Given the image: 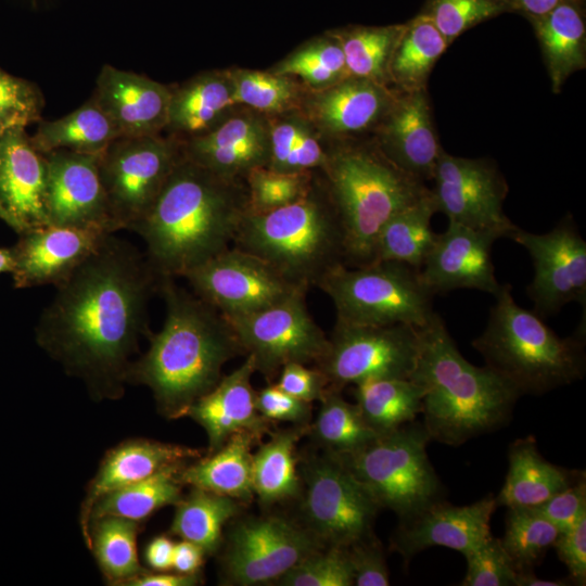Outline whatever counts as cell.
<instances>
[{"instance_id":"6125c7cd","label":"cell","mask_w":586,"mask_h":586,"mask_svg":"<svg viewBox=\"0 0 586 586\" xmlns=\"http://www.w3.org/2000/svg\"><path fill=\"white\" fill-rule=\"evenodd\" d=\"M511 12H520L528 17L539 16L558 4L560 0H502Z\"/></svg>"},{"instance_id":"be15d7a7","label":"cell","mask_w":586,"mask_h":586,"mask_svg":"<svg viewBox=\"0 0 586 586\" xmlns=\"http://www.w3.org/2000/svg\"><path fill=\"white\" fill-rule=\"evenodd\" d=\"M572 584L568 579H545L537 577L532 571L517 572L514 586H566Z\"/></svg>"},{"instance_id":"e0dca14e","label":"cell","mask_w":586,"mask_h":586,"mask_svg":"<svg viewBox=\"0 0 586 586\" xmlns=\"http://www.w3.org/2000/svg\"><path fill=\"white\" fill-rule=\"evenodd\" d=\"M431 189L437 212L449 221L506 237L515 225L504 212L508 184L495 162L467 158L443 151Z\"/></svg>"},{"instance_id":"ba28073f","label":"cell","mask_w":586,"mask_h":586,"mask_svg":"<svg viewBox=\"0 0 586 586\" xmlns=\"http://www.w3.org/2000/svg\"><path fill=\"white\" fill-rule=\"evenodd\" d=\"M317 286L331 298L336 321L348 324L422 328L435 315L434 295L422 283L419 270L398 262L377 260L359 267L341 264Z\"/></svg>"},{"instance_id":"d6986e66","label":"cell","mask_w":586,"mask_h":586,"mask_svg":"<svg viewBox=\"0 0 586 586\" xmlns=\"http://www.w3.org/2000/svg\"><path fill=\"white\" fill-rule=\"evenodd\" d=\"M110 234L100 229L58 225L23 231L11 247L14 286L60 285Z\"/></svg>"},{"instance_id":"816d5d0a","label":"cell","mask_w":586,"mask_h":586,"mask_svg":"<svg viewBox=\"0 0 586 586\" xmlns=\"http://www.w3.org/2000/svg\"><path fill=\"white\" fill-rule=\"evenodd\" d=\"M356 586H387L390 572L382 545L374 535L346 547Z\"/></svg>"},{"instance_id":"681fc988","label":"cell","mask_w":586,"mask_h":586,"mask_svg":"<svg viewBox=\"0 0 586 586\" xmlns=\"http://www.w3.org/2000/svg\"><path fill=\"white\" fill-rule=\"evenodd\" d=\"M43 107L44 97L35 82L0 67V136L40 122Z\"/></svg>"},{"instance_id":"e575fe53","label":"cell","mask_w":586,"mask_h":586,"mask_svg":"<svg viewBox=\"0 0 586 586\" xmlns=\"http://www.w3.org/2000/svg\"><path fill=\"white\" fill-rule=\"evenodd\" d=\"M435 213L437 208L430 189L384 225L377 240L373 262L393 260L420 270L437 237L431 228Z\"/></svg>"},{"instance_id":"7dc6e473","label":"cell","mask_w":586,"mask_h":586,"mask_svg":"<svg viewBox=\"0 0 586 586\" xmlns=\"http://www.w3.org/2000/svg\"><path fill=\"white\" fill-rule=\"evenodd\" d=\"M276 584L282 586L354 585L347 548H320L290 569Z\"/></svg>"},{"instance_id":"4fadbf2b","label":"cell","mask_w":586,"mask_h":586,"mask_svg":"<svg viewBox=\"0 0 586 586\" xmlns=\"http://www.w3.org/2000/svg\"><path fill=\"white\" fill-rule=\"evenodd\" d=\"M308 290L300 288L267 308L226 318L256 372L269 381L288 364H315L328 348L329 337L308 310Z\"/></svg>"},{"instance_id":"5b68a950","label":"cell","mask_w":586,"mask_h":586,"mask_svg":"<svg viewBox=\"0 0 586 586\" xmlns=\"http://www.w3.org/2000/svg\"><path fill=\"white\" fill-rule=\"evenodd\" d=\"M321 169L342 224L345 265L349 267L371 264L384 225L430 191L425 182L392 163L374 142L341 144L327 153Z\"/></svg>"},{"instance_id":"9c48e42d","label":"cell","mask_w":586,"mask_h":586,"mask_svg":"<svg viewBox=\"0 0 586 586\" xmlns=\"http://www.w3.org/2000/svg\"><path fill=\"white\" fill-rule=\"evenodd\" d=\"M430 441L423 424L413 421L379 435L353 454L336 457L381 509L394 511L404 521L444 499L443 486L426 453Z\"/></svg>"},{"instance_id":"b9f144b4","label":"cell","mask_w":586,"mask_h":586,"mask_svg":"<svg viewBox=\"0 0 586 586\" xmlns=\"http://www.w3.org/2000/svg\"><path fill=\"white\" fill-rule=\"evenodd\" d=\"M139 522L105 515L91 520L89 547L99 566L111 582L124 585L146 571L140 565L136 539Z\"/></svg>"},{"instance_id":"5bb4252c","label":"cell","mask_w":586,"mask_h":586,"mask_svg":"<svg viewBox=\"0 0 586 586\" xmlns=\"http://www.w3.org/2000/svg\"><path fill=\"white\" fill-rule=\"evenodd\" d=\"M323 548L301 524L284 515L249 517L229 530L221 566L228 584L277 582L308 555Z\"/></svg>"},{"instance_id":"9f6ffc18","label":"cell","mask_w":586,"mask_h":586,"mask_svg":"<svg viewBox=\"0 0 586 586\" xmlns=\"http://www.w3.org/2000/svg\"><path fill=\"white\" fill-rule=\"evenodd\" d=\"M569 571L572 584H586V517L572 528L560 532L552 546Z\"/></svg>"},{"instance_id":"83f0119b","label":"cell","mask_w":586,"mask_h":586,"mask_svg":"<svg viewBox=\"0 0 586 586\" xmlns=\"http://www.w3.org/2000/svg\"><path fill=\"white\" fill-rule=\"evenodd\" d=\"M201 455L200 449L144 438L127 441L110 450L90 482L82 501L80 524L87 545L90 512L98 499L166 467L182 464L189 459L200 458Z\"/></svg>"},{"instance_id":"60d3db41","label":"cell","mask_w":586,"mask_h":586,"mask_svg":"<svg viewBox=\"0 0 586 586\" xmlns=\"http://www.w3.org/2000/svg\"><path fill=\"white\" fill-rule=\"evenodd\" d=\"M320 409L308 434L334 456L353 454L379 435L366 423L356 404L348 403L336 391L328 387L319 400Z\"/></svg>"},{"instance_id":"484cf974","label":"cell","mask_w":586,"mask_h":586,"mask_svg":"<svg viewBox=\"0 0 586 586\" xmlns=\"http://www.w3.org/2000/svg\"><path fill=\"white\" fill-rule=\"evenodd\" d=\"M256 372L254 359L246 355L241 366L227 375L187 411L206 432L208 453L220 448L231 436L251 432L263 436L272 422L259 415L255 405L256 391L252 377Z\"/></svg>"},{"instance_id":"11a10c76","label":"cell","mask_w":586,"mask_h":586,"mask_svg":"<svg viewBox=\"0 0 586 586\" xmlns=\"http://www.w3.org/2000/svg\"><path fill=\"white\" fill-rule=\"evenodd\" d=\"M276 384L285 393L308 403L320 400L329 387L326 375L319 369L300 362L285 365Z\"/></svg>"},{"instance_id":"2e32d148","label":"cell","mask_w":586,"mask_h":586,"mask_svg":"<svg viewBox=\"0 0 586 586\" xmlns=\"http://www.w3.org/2000/svg\"><path fill=\"white\" fill-rule=\"evenodd\" d=\"M183 278L193 294L226 318L256 313L306 288L289 281L259 257L234 246L193 268Z\"/></svg>"},{"instance_id":"f546056e","label":"cell","mask_w":586,"mask_h":586,"mask_svg":"<svg viewBox=\"0 0 586 586\" xmlns=\"http://www.w3.org/2000/svg\"><path fill=\"white\" fill-rule=\"evenodd\" d=\"M508 460L506 481L496 497L497 506L507 508H536L585 473L546 460L533 436L511 443Z\"/></svg>"},{"instance_id":"f1b7e54d","label":"cell","mask_w":586,"mask_h":586,"mask_svg":"<svg viewBox=\"0 0 586 586\" xmlns=\"http://www.w3.org/2000/svg\"><path fill=\"white\" fill-rule=\"evenodd\" d=\"M235 105L229 71L199 74L171 89L165 130L180 140L204 135L227 119Z\"/></svg>"},{"instance_id":"f907efd6","label":"cell","mask_w":586,"mask_h":586,"mask_svg":"<svg viewBox=\"0 0 586 586\" xmlns=\"http://www.w3.org/2000/svg\"><path fill=\"white\" fill-rule=\"evenodd\" d=\"M467 572L461 586H514V570L500 538L492 535L464 556Z\"/></svg>"},{"instance_id":"ab89813d","label":"cell","mask_w":586,"mask_h":586,"mask_svg":"<svg viewBox=\"0 0 586 586\" xmlns=\"http://www.w3.org/2000/svg\"><path fill=\"white\" fill-rule=\"evenodd\" d=\"M403 30L404 24L353 26L332 35L340 42L349 76L391 87L390 63Z\"/></svg>"},{"instance_id":"680465c9","label":"cell","mask_w":586,"mask_h":586,"mask_svg":"<svg viewBox=\"0 0 586 586\" xmlns=\"http://www.w3.org/2000/svg\"><path fill=\"white\" fill-rule=\"evenodd\" d=\"M204 556L205 552L201 547L182 539L174 546L173 568L181 574H198Z\"/></svg>"},{"instance_id":"c3c4849f","label":"cell","mask_w":586,"mask_h":586,"mask_svg":"<svg viewBox=\"0 0 586 586\" xmlns=\"http://www.w3.org/2000/svg\"><path fill=\"white\" fill-rule=\"evenodd\" d=\"M511 12L502 0H429L422 11L449 44L473 26Z\"/></svg>"},{"instance_id":"d6a6232c","label":"cell","mask_w":586,"mask_h":586,"mask_svg":"<svg viewBox=\"0 0 586 586\" xmlns=\"http://www.w3.org/2000/svg\"><path fill=\"white\" fill-rule=\"evenodd\" d=\"M308 431L309 424L276 431L253 454L252 485L263 505L300 497L302 481L295 451L298 441Z\"/></svg>"},{"instance_id":"52a82bcc","label":"cell","mask_w":586,"mask_h":586,"mask_svg":"<svg viewBox=\"0 0 586 586\" xmlns=\"http://www.w3.org/2000/svg\"><path fill=\"white\" fill-rule=\"evenodd\" d=\"M308 289L345 264L342 224L326 184L301 200L260 214L245 212L232 245Z\"/></svg>"},{"instance_id":"44dd1931","label":"cell","mask_w":586,"mask_h":586,"mask_svg":"<svg viewBox=\"0 0 586 586\" xmlns=\"http://www.w3.org/2000/svg\"><path fill=\"white\" fill-rule=\"evenodd\" d=\"M499 238L492 231L449 221L419 270L422 283L433 295L474 289L495 296L501 283L495 276L492 247Z\"/></svg>"},{"instance_id":"d590c367","label":"cell","mask_w":586,"mask_h":586,"mask_svg":"<svg viewBox=\"0 0 586 586\" xmlns=\"http://www.w3.org/2000/svg\"><path fill=\"white\" fill-rule=\"evenodd\" d=\"M449 46L422 12L405 23L390 63V86L403 92L425 89L432 69Z\"/></svg>"},{"instance_id":"94428289","label":"cell","mask_w":586,"mask_h":586,"mask_svg":"<svg viewBox=\"0 0 586 586\" xmlns=\"http://www.w3.org/2000/svg\"><path fill=\"white\" fill-rule=\"evenodd\" d=\"M175 544L166 536L154 537L145 549L146 563L156 571H167L173 568Z\"/></svg>"},{"instance_id":"3957f363","label":"cell","mask_w":586,"mask_h":586,"mask_svg":"<svg viewBox=\"0 0 586 586\" xmlns=\"http://www.w3.org/2000/svg\"><path fill=\"white\" fill-rule=\"evenodd\" d=\"M246 212V191L184 156L146 214L131 229L160 278H183L232 245Z\"/></svg>"},{"instance_id":"91938a15","label":"cell","mask_w":586,"mask_h":586,"mask_svg":"<svg viewBox=\"0 0 586 586\" xmlns=\"http://www.w3.org/2000/svg\"><path fill=\"white\" fill-rule=\"evenodd\" d=\"M198 574L181 573H160L150 574L148 572L127 582L125 585L131 586H193L199 584Z\"/></svg>"},{"instance_id":"836d02e7","label":"cell","mask_w":586,"mask_h":586,"mask_svg":"<svg viewBox=\"0 0 586 586\" xmlns=\"http://www.w3.org/2000/svg\"><path fill=\"white\" fill-rule=\"evenodd\" d=\"M37 124L30 141L41 154L56 150L101 154L119 138L112 120L92 95L67 115L54 120L41 119Z\"/></svg>"},{"instance_id":"ac0fdd59","label":"cell","mask_w":586,"mask_h":586,"mask_svg":"<svg viewBox=\"0 0 586 586\" xmlns=\"http://www.w3.org/2000/svg\"><path fill=\"white\" fill-rule=\"evenodd\" d=\"M43 155L49 225L115 233L99 169L100 154L56 150Z\"/></svg>"},{"instance_id":"4dcf8cb0","label":"cell","mask_w":586,"mask_h":586,"mask_svg":"<svg viewBox=\"0 0 586 586\" xmlns=\"http://www.w3.org/2000/svg\"><path fill=\"white\" fill-rule=\"evenodd\" d=\"M558 93L568 78L586 66V25L583 0H560L547 13L528 17Z\"/></svg>"},{"instance_id":"74e56055","label":"cell","mask_w":586,"mask_h":586,"mask_svg":"<svg viewBox=\"0 0 586 586\" xmlns=\"http://www.w3.org/2000/svg\"><path fill=\"white\" fill-rule=\"evenodd\" d=\"M181 469L182 464L169 466L105 494L93 505L89 524L91 520L105 515L140 522L165 506L176 505L182 497Z\"/></svg>"},{"instance_id":"30bf717a","label":"cell","mask_w":586,"mask_h":586,"mask_svg":"<svg viewBox=\"0 0 586 586\" xmlns=\"http://www.w3.org/2000/svg\"><path fill=\"white\" fill-rule=\"evenodd\" d=\"M302 525L322 547H348L373 533L381 509L336 456H309L298 469Z\"/></svg>"},{"instance_id":"cb8c5ba5","label":"cell","mask_w":586,"mask_h":586,"mask_svg":"<svg viewBox=\"0 0 586 586\" xmlns=\"http://www.w3.org/2000/svg\"><path fill=\"white\" fill-rule=\"evenodd\" d=\"M186 158L230 180L267 166L270 127L254 113L230 115L211 131L181 140Z\"/></svg>"},{"instance_id":"277c9868","label":"cell","mask_w":586,"mask_h":586,"mask_svg":"<svg viewBox=\"0 0 586 586\" xmlns=\"http://www.w3.org/2000/svg\"><path fill=\"white\" fill-rule=\"evenodd\" d=\"M419 331L420 353L409 379L424 388L422 424L431 441L458 446L505 425L519 392L486 365L469 362L438 314Z\"/></svg>"},{"instance_id":"f35d334b","label":"cell","mask_w":586,"mask_h":586,"mask_svg":"<svg viewBox=\"0 0 586 586\" xmlns=\"http://www.w3.org/2000/svg\"><path fill=\"white\" fill-rule=\"evenodd\" d=\"M241 502L228 496L194 488L176 504L170 532L213 555L221 543L225 524L239 515Z\"/></svg>"},{"instance_id":"8fae6325","label":"cell","mask_w":586,"mask_h":586,"mask_svg":"<svg viewBox=\"0 0 586 586\" xmlns=\"http://www.w3.org/2000/svg\"><path fill=\"white\" fill-rule=\"evenodd\" d=\"M183 157L174 136L119 137L99 156V169L116 230H131L146 214Z\"/></svg>"},{"instance_id":"03108f58","label":"cell","mask_w":586,"mask_h":586,"mask_svg":"<svg viewBox=\"0 0 586 586\" xmlns=\"http://www.w3.org/2000/svg\"><path fill=\"white\" fill-rule=\"evenodd\" d=\"M0 219L3 220L7 225H9L12 228V220L1 205H0Z\"/></svg>"},{"instance_id":"8992f818","label":"cell","mask_w":586,"mask_h":586,"mask_svg":"<svg viewBox=\"0 0 586 586\" xmlns=\"http://www.w3.org/2000/svg\"><path fill=\"white\" fill-rule=\"evenodd\" d=\"M495 298L484 331L472 342L487 367L521 396L542 395L583 379L585 327L559 336L534 310L515 303L509 283L501 284Z\"/></svg>"},{"instance_id":"9a60e30c","label":"cell","mask_w":586,"mask_h":586,"mask_svg":"<svg viewBox=\"0 0 586 586\" xmlns=\"http://www.w3.org/2000/svg\"><path fill=\"white\" fill-rule=\"evenodd\" d=\"M508 238L528 253L534 278L526 288L534 311L542 318L556 315L576 302L586 309V241L568 214L548 232L533 233L515 226Z\"/></svg>"},{"instance_id":"7402d4cb","label":"cell","mask_w":586,"mask_h":586,"mask_svg":"<svg viewBox=\"0 0 586 586\" xmlns=\"http://www.w3.org/2000/svg\"><path fill=\"white\" fill-rule=\"evenodd\" d=\"M373 132V142L392 163L423 182L433 179L444 149L434 124L428 88L398 91Z\"/></svg>"},{"instance_id":"db71d44e","label":"cell","mask_w":586,"mask_h":586,"mask_svg":"<svg viewBox=\"0 0 586 586\" xmlns=\"http://www.w3.org/2000/svg\"><path fill=\"white\" fill-rule=\"evenodd\" d=\"M535 509L560 532L572 528L582 518L586 517L585 473Z\"/></svg>"},{"instance_id":"d4e9b609","label":"cell","mask_w":586,"mask_h":586,"mask_svg":"<svg viewBox=\"0 0 586 586\" xmlns=\"http://www.w3.org/2000/svg\"><path fill=\"white\" fill-rule=\"evenodd\" d=\"M47 163L25 128L0 136V205L18 234L49 225L46 209Z\"/></svg>"},{"instance_id":"8d00e7d4","label":"cell","mask_w":586,"mask_h":586,"mask_svg":"<svg viewBox=\"0 0 586 586\" xmlns=\"http://www.w3.org/2000/svg\"><path fill=\"white\" fill-rule=\"evenodd\" d=\"M424 388L411 379H370L355 385L356 405L378 434L411 423L422 412Z\"/></svg>"},{"instance_id":"7a4b0ae2","label":"cell","mask_w":586,"mask_h":586,"mask_svg":"<svg viewBox=\"0 0 586 586\" xmlns=\"http://www.w3.org/2000/svg\"><path fill=\"white\" fill-rule=\"evenodd\" d=\"M157 293L165 302L164 324L149 333V348L131 361L126 382L146 385L160 412L175 419L186 417L219 382L224 366L245 353L226 317L174 278H160Z\"/></svg>"},{"instance_id":"ee69618b","label":"cell","mask_w":586,"mask_h":586,"mask_svg":"<svg viewBox=\"0 0 586 586\" xmlns=\"http://www.w3.org/2000/svg\"><path fill=\"white\" fill-rule=\"evenodd\" d=\"M270 72L301 78L316 90L326 89L349 77L342 48L332 34L296 49Z\"/></svg>"},{"instance_id":"ffe728a7","label":"cell","mask_w":586,"mask_h":586,"mask_svg":"<svg viewBox=\"0 0 586 586\" xmlns=\"http://www.w3.org/2000/svg\"><path fill=\"white\" fill-rule=\"evenodd\" d=\"M497 507L492 494L467 506L438 500L416 515L399 521L391 549L406 563L430 547H447L467 556L489 536V521Z\"/></svg>"},{"instance_id":"4316f807","label":"cell","mask_w":586,"mask_h":586,"mask_svg":"<svg viewBox=\"0 0 586 586\" xmlns=\"http://www.w3.org/2000/svg\"><path fill=\"white\" fill-rule=\"evenodd\" d=\"M397 93L388 86L349 76L317 90L305 106L310 120L322 131L346 140L357 133L374 131Z\"/></svg>"},{"instance_id":"6da1fadb","label":"cell","mask_w":586,"mask_h":586,"mask_svg":"<svg viewBox=\"0 0 586 586\" xmlns=\"http://www.w3.org/2000/svg\"><path fill=\"white\" fill-rule=\"evenodd\" d=\"M160 277L144 253L107 235L60 285L36 328L38 344L98 397H118L149 329Z\"/></svg>"},{"instance_id":"603a6c76","label":"cell","mask_w":586,"mask_h":586,"mask_svg":"<svg viewBox=\"0 0 586 586\" xmlns=\"http://www.w3.org/2000/svg\"><path fill=\"white\" fill-rule=\"evenodd\" d=\"M92 97L119 137L161 135L167 125L171 88L144 75L102 66Z\"/></svg>"},{"instance_id":"bcb514c9","label":"cell","mask_w":586,"mask_h":586,"mask_svg":"<svg viewBox=\"0 0 586 586\" xmlns=\"http://www.w3.org/2000/svg\"><path fill=\"white\" fill-rule=\"evenodd\" d=\"M246 212L267 213L306 196L313 189L311 171L284 173L266 166L256 167L245 176Z\"/></svg>"},{"instance_id":"7c38bea8","label":"cell","mask_w":586,"mask_h":586,"mask_svg":"<svg viewBox=\"0 0 586 586\" xmlns=\"http://www.w3.org/2000/svg\"><path fill=\"white\" fill-rule=\"evenodd\" d=\"M420 353L419 328L335 321L323 356L314 364L329 387L341 391L370 379H409Z\"/></svg>"},{"instance_id":"e7e4bbea","label":"cell","mask_w":586,"mask_h":586,"mask_svg":"<svg viewBox=\"0 0 586 586\" xmlns=\"http://www.w3.org/2000/svg\"><path fill=\"white\" fill-rule=\"evenodd\" d=\"M13 256L11 249L0 247V273L12 272Z\"/></svg>"},{"instance_id":"f5cc1de1","label":"cell","mask_w":586,"mask_h":586,"mask_svg":"<svg viewBox=\"0 0 586 586\" xmlns=\"http://www.w3.org/2000/svg\"><path fill=\"white\" fill-rule=\"evenodd\" d=\"M255 405L259 415L270 422L307 425L311 419V403L285 393L276 383L256 391Z\"/></svg>"},{"instance_id":"7bdbcfd3","label":"cell","mask_w":586,"mask_h":586,"mask_svg":"<svg viewBox=\"0 0 586 586\" xmlns=\"http://www.w3.org/2000/svg\"><path fill=\"white\" fill-rule=\"evenodd\" d=\"M559 534L560 531L535 508H508L500 542L517 572L532 571Z\"/></svg>"},{"instance_id":"f6af8a7d","label":"cell","mask_w":586,"mask_h":586,"mask_svg":"<svg viewBox=\"0 0 586 586\" xmlns=\"http://www.w3.org/2000/svg\"><path fill=\"white\" fill-rule=\"evenodd\" d=\"M237 105L257 112L280 114L296 106L302 100L301 87L292 77L253 69L229 71Z\"/></svg>"},{"instance_id":"1f68e13d","label":"cell","mask_w":586,"mask_h":586,"mask_svg":"<svg viewBox=\"0 0 586 586\" xmlns=\"http://www.w3.org/2000/svg\"><path fill=\"white\" fill-rule=\"evenodd\" d=\"M260 436L241 432L203 459L182 468L183 485L228 496L249 504L254 495L252 485V448Z\"/></svg>"},{"instance_id":"6f0895ef","label":"cell","mask_w":586,"mask_h":586,"mask_svg":"<svg viewBox=\"0 0 586 586\" xmlns=\"http://www.w3.org/2000/svg\"><path fill=\"white\" fill-rule=\"evenodd\" d=\"M304 122L300 118L286 117L270 127V151L266 167L283 171L288 157L294 149Z\"/></svg>"}]
</instances>
